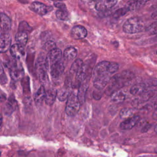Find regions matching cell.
<instances>
[{
	"mask_svg": "<svg viewBox=\"0 0 157 157\" xmlns=\"http://www.w3.org/2000/svg\"><path fill=\"white\" fill-rule=\"evenodd\" d=\"M134 77V74L131 71H124L112 76L107 85L105 93L108 96H110L115 91L124 86Z\"/></svg>",
	"mask_w": 157,
	"mask_h": 157,
	"instance_id": "obj_1",
	"label": "cell"
},
{
	"mask_svg": "<svg viewBox=\"0 0 157 157\" xmlns=\"http://www.w3.org/2000/svg\"><path fill=\"white\" fill-rule=\"evenodd\" d=\"M119 65L115 62L103 61L99 63L94 68L93 75H109L115 73L118 71Z\"/></svg>",
	"mask_w": 157,
	"mask_h": 157,
	"instance_id": "obj_2",
	"label": "cell"
},
{
	"mask_svg": "<svg viewBox=\"0 0 157 157\" xmlns=\"http://www.w3.org/2000/svg\"><path fill=\"white\" fill-rule=\"evenodd\" d=\"M144 29V22L137 17L128 19L123 25V30L128 34H134L142 31Z\"/></svg>",
	"mask_w": 157,
	"mask_h": 157,
	"instance_id": "obj_3",
	"label": "cell"
},
{
	"mask_svg": "<svg viewBox=\"0 0 157 157\" xmlns=\"http://www.w3.org/2000/svg\"><path fill=\"white\" fill-rule=\"evenodd\" d=\"M81 104L78 101L77 96L74 93H71L67 98L66 106V113L69 116L75 115L80 110Z\"/></svg>",
	"mask_w": 157,
	"mask_h": 157,
	"instance_id": "obj_4",
	"label": "cell"
},
{
	"mask_svg": "<svg viewBox=\"0 0 157 157\" xmlns=\"http://www.w3.org/2000/svg\"><path fill=\"white\" fill-rule=\"evenodd\" d=\"M30 9L33 12L42 16L45 15L53 10L52 6H48L40 2H33L30 6Z\"/></svg>",
	"mask_w": 157,
	"mask_h": 157,
	"instance_id": "obj_5",
	"label": "cell"
},
{
	"mask_svg": "<svg viewBox=\"0 0 157 157\" xmlns=\"http://www.w3.org/2000/svg\"><path fill=\"white\" fill-rule=\"evenodd\" d=\"M110 79V75H93L94 86L97 90H101L107 85Z\"/></svg>",
	"mask_w": 157,
	"mask_h": 157,
	"instance_id": "obj_6",
	"label": "cell"
},
{
	"mask_svg": "<svg viewBox=\"0 0 157 157\" xmlns=\"http://www.w3.org/2000/svg\"><path fill=\"white\" fill-rule=\"evenodd\" d=\"M154 95L153 91H145L138 97L134 99L131 102L132 106L136 108H140V106L144 104L146 101L152 98Z\"/></svg>",
	"mask_w": 157,
	"mask_h": 157,
	"instance_id": "obj_7",
	"label": "cell"
},
{
	"mask_svg": "<svg viewBox=\"0 0 157 157\" xmlns=\"http://www.w3.org/2000/svg\"><path fill=\"white\" fill-rule=\"evenodd\" d=\"M87 36L86 29L82 25L74 26L71 31V36L75 40H80L85 38Z\"/></svg>",
	"mask_w": 157,
	"mask_h": 157,
	"instance_id": "obj_8",
	"label": "cell"
},
{
	"mask_svg": "<svg viewBox=\"0 0 157 157\" xmlns=\"http://www.w3.org/2000/svg\"><path fill=\"white\" fill-rule=\"evenodd\" d=\"M118 0H99L95 6V9L99 12H105L113 7Z\"/></svg>",
	"mask_w": 157,
	"mask_h": 157,
	"instance_id": "obj_9",
	"label": "cell"
},
{
	"mask_svg": "<svg viewBox=\"0 0 157 157\" xmlns=\"http://www.w3.org/2000/svg\"><path fill=\"white\" fill-rule=\"evenodd\" d=\"M9 74L13 81H17L24 75V70L21 64L15 63L10 68Z\"/></svg>",
	"mask_w": 157,
	"mask_h": 157,
	"instance_id": "obj_10",
	"label": "cell"
},
{
	"mask_svg": "<svg viewBox=\"0 0 157 157\" xmlns=\"http://www.w3.org/2000/svg\"><path fill=\"white\" fill-rule=\"evenodd\" d=\"M64 71V66L61 60L50 65V74L53 78L60 77L63 74Z\"/></svg>",
	"mask_w": 157,
	"mask_h": 157,
	"instance_id": "obj_11",
	"label": "cell"
},
{
	"mask_svg": "<svg viewBox=\"0 0 157 157\" xmlns=\"http://www.w3.org/2000/svg\"><path fill=\"white\" fill-rule=\"evenodd\" d=\"M140 120V117L138 115H133L132 117L124 120L120 124V128L122 130H129L134 127Z\"/></svg>",
	"mask_w": 157,
	"mask_h": 157,
	"instance_id": "obj_12",
	"label": "cell"
},
{
	"mask_svg": "<svg viewBox=\"0 0 157 157\" xmlns=\"http://www.w3.org/2000/svg\"><path fill=\"white\" fill-rule=\"evenodd\" d=\"M11 47V38L8 33L0 34V53H4Z\"/></svg>",
	"mask_w": 157,
	"mask_h": 157,
	"instance_id": "obj_13",
	"label": "cell"
},
{
	"mask_svg": "<svg viewBox=\"0 0 157 157\" xmlns=\"http://www.w3.org/2000/svg\"><path fill=\"white\" fill-rule=\"evenodd\" d=\"M11 28V21L9 17L5 13H0V31L8 33Z\"/></svg>",
	"mask_w": 157,
	"mask_h": 157,
	"instance_id": "obj_14",
	"label": "cell"
},
{
	"mask_svg": "<svg viewBox=\"0 0 157 157\" xmlns=\"http://www.w3.org/2000/svg\"><path fill=\"white\" fill-rule=\"evenodd\" d=\"M62 56V52L61 50L59 48H55L51 51L48 52V53L47 56L48 64L50 65L59 61L61 60Z\"/></svg>",
	"mask_w": 157,
	"mask_h": 157,
	"instance_id": "obj_15",
	"label": "cell"
},
{
	"mask_svg": "<svg viewBox=\"0 0 157 157\" xmlns=\"http://www.w3.org/2000/svg\"><path fill=\"white\" fill-rule=\"evenodd\" d=\"M10 53L14 59H20L25 55L24 47L18 44H13L10 48Z\"/></svg>",
	"mask_w": 157,
	"mask_h": 157,
	"instance_id": "obj_16",
	"label": "cell"
},
{
	"mask_svg": "<svg viewBox=\"0 0 157 157\" xmlns=\"http://www.w3.org/2000/svg\"><path fill=\"white\" fill-rule=\"evenodd\" d=\"M48 67H49V64H48L47 56H45L44 55H39L36 60V64H35L36 71H38L40 70L48 71Z\"/></svg>",
	"mask_w": 157,
	"mask_h": 157,
	"instance_id": "obj_17",
	"label": "cell"
},
{
	"mask_svg": "<svg viewBox=\"0 0 157 157\" xmlns=\"http://www.w3.org/2000/svg\"><path fill=\"white\" fill-rule=\"evenodd\" d=\"M88 66L86 64H83L80 69L75 74L76 75V81L78 83H82L85 81L88 73Z\"/></svg>",
	"mask_w": 157,
	"mask_h": 157,
	"instance_id": "obj_18",
	"label": "cell"
},
{
	"mask_svg": "<svg viewBox=\"0 0 157 157\" xmlns=\"http://www.w3.org/2000/svg\"><path fill=\"white\" fill-rule=\"evenodd\" d=\"M88 88V84L85 82H83L82 83H80L79 86V88H78V93L77 96L81 105H82L85 101V96H86V93Z\"/></svg>",
	"mask_w": 157,
	"mask_h": 157,
	"instance_id": "obj_19",
	"label": "cell"
},
{
	"mask_svg": "<svg viewBox=\"0 0 157 157\" xmlns=\"http://www.w3.org/2000/svg\"><path fill=\"white\" fill-rule=\"evenodd\" d=\"M71 86L65 85V86L60 88L56 93V97L60 101H64L67 99L68 97L71 94Z\"/></svg>",
	"mask_w": 157,
	"mask_h": 157,
	"instance_id": "obj_20",
	"label": "cell"
},
{
	"mask_svg": "<svg viewBox=\"0 0 157 157\" xmlns=\"http://www.w3.org/2000/svg\"><path fill=\"white\" fill-rule=\"evenodd\" d=\"M17 101L13 98H9L4 107V112L6 115H10L17 107Z\"/></svg>",
	"mask_w": 157,
	"mask_h": 157,
	"instance_id": "obj_21",
	"label": "cell"
},
{
	"mask_svg": "<svg viewBox=\"0 0 157 157\" xmlns=\"http://www.w3.org/2000/svg\"><path fill=\"white\" fill-rule=\"evenodd\" d=\"M56 93L57 91L54 88H50L45 91L44 101L47 105H51L54 103L56 98Z\"/></svg>",
	"mask_w": 157,
	"mask_h": 157,
	"instance_id": "obj_22",
	"label": "cell"
},
{
	"mask_svg": "<svg viewBox=\"0 0 157 157\" xmlns=\"http://www.w3.org/2000/svg\"><path fill=\"white\" fill-rule=\"evenodd\" d=\"M147 89L146 84L139 83L133 85L130 89V93L134 96H139L144 93Z\"/></svg>",
	"mask_w": 157,
	"mask_h": 157,
	"instance_id": "obj_23",
	"label": "cell"
},
{
	"mask_svg": "<svg viewBox=\"0 0 157 157\" xmlns=\"http://www.w3.org/2000/svg\"><path fill=\"white\" fill-rule=\"evenodd\" d=\"M148 1L150 0H130L128 2L125 6L128 7L129 11L135 10L141 7Z\"/></svg>",
	"mask_w": 157,
	"mask_h": 157,
	"instance_id": "obj_24",
	"label": "cell"
},
{
	"mask_svg": "<svg viewBox=\"0 0 157 157\" xmlns=\"http://www.w3.org/2000/svg\"><path fill=\"white\" fill-rule=\"evenodd\" d=\"M45 90L44 86L43 85L40 86V87L37 90V91L34 94V101L37 105H40L43 102L45 99Z\"/></svg>",
	"mask_w": 157,
	"mask_h": 157,
	"instance_id": "obj_25",
	"label": "cell"
},
{
	"mask_svg": "<svg viewBox=\"0 0 157 157\" xmlns=\"http://www.w3.org/2000/svg\"><path fill=\"white\" fill-rule=\"evenodd\" d=\"M77 55V50L73 47L66 48L63 52L64 58L67 61H71L76 58Z\"/></svg>",
	"mask_w": 157,
	"mask_h": 157,
	"instance_id": "obj_26",
	"label": "cell"
},
{
	"mask_svg": "<svg viewBox=\"0 0 157 157\" xmlns=\"http://www.w3.org/2000/svg\"><path fill=\"white\" fill-rule=\"evenodd\" d=\"M15 38L16 42L18 44L25 47L28 42V36L27 33L23 32V31H18L15 35Z\"/></svg>",
	"mask_w": 157,
	"mask_h": 157,
	"instance_id": "obj_27",
	"label": "cell"
},
{
	"mask_svg": "<svg viewBox=\"0 0 157 157\" xmlns=\"http://www.w3.org/2000/svg\"><path fill=\"white\" fill-rule=\"evenodd\" d=\"M111 100L113 102L115 103H118V102H121L124 101V100L126 98V95L125 94L122 92L121 91L117 90L113 93L111 95Z\"/></svg>",
	"mask_w": 157,
	"mask_h": 157,
	"instance_id": "obj_28",
	"label": "cell"
},
{
	"mask_svg": "<svg viewBox=\"0 0 157 157\" xmlns=\"http://www.w3.org/2000/svg\"><path fill=\"white\" fill-rule=\"evenodd\" d=\"M36 72L38 75L39 79L43 86L46 85L47 83H48L49 79H48V74H47V71L40 70V71H36Z\"/></svg>",
	"mask_w": 157,
	"mask_h": 157,
	"instance_id": "obj_29",
	"label": "cell"
},
{
	"mask_svg": "<svg viewBox=\"0 0 157 157\" xmlns=\"http://www.w3.org/2000/svg\"><path fill=\"white\" fill-rule=\"evenodd\" d=\"M134 115V110L130 108H123L120 110V117L123 120H126Z\"/></svg>",
	"mask_w": 157,
	"mask_h": 157,
	"instance_id": "obj_30",
	"label": "cell"
},
{
	"mask_svg": "<svg viewBox=\"0 0 157 157\" xmlns=\"http://www.w3.org/2000/svg\"><path fill=\"white\" fill-rule=\"evenodd\" d=\"M56 17L59 20L66 21L69 19V13L67 9H58L56 11Z\"/></svg>",
	"mask_w": 157,
	"mask_h": 157,
	"instance_id": "obj_31",
	"label": "cell"
},
{
	"mask_svg": "<svg viewBox=\"0 0 157 157\" xmlns=\"http://www.w3.org/2000/svg\"><path fill=\"white\" fill-rule=\"evenodd\" d=\"M83 64V62L81 59H77L72 63L70 69V72L71 74H76L77 72L82 67Z\"/></svg>",
	"mask_w": 157,
	"mask_h": 157,
	"instance_id": "obj_32",
	"label": "cell"
},
{
	"mask_svg": "<svg viewBox=\"0 0 157 157\" xmlns=\"http://www.w3.org/2000/svg\"><path fill=\"white\" fill-rule=\"evenodd\" d=\"M129 11V10L128 9V7L126 6H124V7H121V8L118 9L117 10H116L115 12V13H113V16L114 18H120V17L123 16L124 14H126Z\"/></svg>",
	"mask_w": 157,
	"mask_h": 157,
	"instance_id": "obj_33",
	"label": "cell"
},
{
	"mask_svg": "<svg viewBox=\"0 0 157 157\" xmlns=\"http://www.w3.org/2000/svg\"><path fill=\"white\" fill-rule=\"evenodd\" d=\"M55 48H56V45L55 42L53 40H49L47 41L44 45V50H46V51H48V52H50V51H51L52 50H53Z\"/></svg>",
	"mask_w": 157,
	"mask_h": 157,
	"instance_id": "obj_34",
	"label": "cell"
},
{
	"mask_svg": "<svg viewBox=\"0 0 157 157\" xmlns=\"http://www.w3.org/2000/svg\"><path fill=\"white\" fill-rule=\"evenodd\" d=\"M31 29V28L28 25V24L26 21H21L19 24L18 26V31H23V32H29Z\"/></svg>",
	"mask_w": 157,
	"mask_h": 157,
	"instance_id": "obj_35",
	"label": "cell"
},
{
	"mask_svg": "<svg viewBox=\"0 0 157 157\" xmlns=\"http://www.w3.org/2000/svg\"><path fill=\"white\" fill-rule=\"evenodd\" d=\"M150 34H157V21L152 23L147 29Z\"/></svg>",
	"mask_w": 157,
	"mask_h": 157,
	"instance_id": "obj_36",
	"label": "cell"
},
{
	"mask_svg": "<svg viewBox=\"0 0 157 157\" xmlns=\"http://www.w3.org/2000/svg\"><path fill=\"white\" fill-rule=\"evenodd\" d=\"M7 81V79L6 75L4 72L3 67L0 63V82L2 84H4V83H6Z\"/></svg>",
	"mask_w": 157,
	"mask_h": 157,
	"instance_id": "obj_37",
	"label": "cell"
},
{
	"mask_svg": "<svg viewBox=\"0 0 157 157\" xmlns=\"http://www.w3.org/2000/svg\"><path fill=\"white\" fill-rule=\"evenodd\" d=\"M102 94L101 93V90H98V91H93V98L96 100H99L101 98Z\"/></svg>",
	"mask_w": 157,
	"mask_h": 157,
	"instance_id": "obj_38",
	"label": "cell"
},
{
	"mask_svg": "<svg viewBox=\"0 0 157 157\" xmlns=\"http://www.w3.org/2000/svg\"><path fill=\"white\" fill-rule=\"evenodd\" d=\"M54 5L55 7L59 9H66V6L63 2H56L54 3Z\"/></svg>",
	"mask_w": 157,
	"mask_h": 157,
	"instance_id": "obj_39",
	"label": "cell"
},
{
	"mask_svg": "<svg viewBox=\"0 0 157 157\" xmlns=\"http://www.w3.org/2000/svg\"><path fill=\"white\" fill-rule=\"evenodd\" d=\"M150 126H151V125H150V124H145V125L142 128V129L141 131H142V132H147V131L149 129V128H150Z\"/></svg>",
	"mask_w": 157,
	"mask_h": 157,
	"instance_id": "obj_40",
	"label": "cell"
},
{
	"mask_svg": "<svg viewBox=\"0 0 157 157\" xmlns=\"http://www.w3.org/2000/svg\"><path fill=\"white\" fill-rule=\"evenodd\" d=\"M152 118L155 120H157V109H156L155 111L153 112V115H152Z\"/></svg>",
	"mask_w": 157,
	"mask_h": 157,
	"instance_id": "obj_41",
	"label": "cell"
},
{
	"mask_svg": "<svg viewBox=\"0 0 157 157\" xmlns=\"http://www.w3.org/2000/svg\"><path fill=\"white\" fill-rule=\"evenodd\" d=\"M153 107L155 108V110L157 109V101H156V102H155L153 103Z\"/></svg>",
	"mask_w": 157,
	"mask_h": 157,
	"instance_id": "obj_42",
	"label": "cell"
},
{
	"mask_svg": "<svg viewBox=\"0 0 157 157\" xmlns=\"http://www.w3.org/2000/svg\"><path fill=\"white\" fill-rule=\"evenodd\" d=\"M2 116L1 113H0V127L2 125Z\"/></svg>",
	"mask_w": 157,
	"mask_h": 157,
	"instance_id": "obj_43",
	"label": "cell"
},
{
	"mask_svg": "<svg viewBox=\"0 0 157 157\" xmlns=\"http://www.w3.org/2000/svg\"><path fill=\"white\" fill-rule=\"evenodd\" d=\"M155 131L156 133H157V124L155 126Z\"/></svg>",
	"mask_w": 157,
	"mask_h": 157,
	"instance_id": "obj_44",
	"label": "cell"
},
{
	"mask_svg": "<svg viewBox=\"0 0 157 157\" xmlns=\"http://www.w3.org/2000/svg\"><path fill=\"white\" fill-rule=\"evenodd\" d=\"M90 1H93V2H98V1H99V0H90Z\"/></svg>",
	"mask_w": 157,
	"mask_h": 157,
	"instance_id": "obj_45",
	"label": "cell"
},
{
	"mask_svg": "<svg viewBox=\"0 0 157 157\" xmlns=\"http://www.w3.org/2000/svg\"><path fill=\"white\" fill-rule=\"evenodd\" d=\"M156 54H157V51H156Z\"/></svg>",
	"mask_w": 157,
	"mask_h": 157,
	"instance_id": "obj_46",
	"label": "cell"
}]
</instances>
